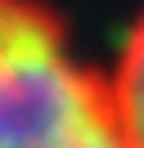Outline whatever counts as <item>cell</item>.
<instances>
[{
	"label": "cell",
	"mask_w": 144,
	"mask_h": 148,
	"mask_svg": "<svg viewBox=\"0 0 144 148\" xmlns=\"http://www.w3.org/2000/svg\"><path fill=\"white\" fill-rule=\"evenodd\" d=\"M108 103L126 148H144V18L122 36V58H117Z\"/></svg>",
	"instance_id": "cell-2"
},
{
	"label": "cell",
	"mask_w": 144,
	"mask_h": 148,
	"mask_svg": "<svg viewBox=\"0 0 144 148\" xmlns=\"http://www.w3.org/2000/svg\"><path fill=\"white\" fill-rule=\"evenodd\" d=\"M0 148H126L113 103L63 49H0Z\"/></svg>",
	"instance_id": "cell-1"
}]
</instances>
